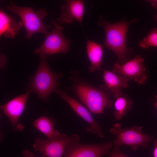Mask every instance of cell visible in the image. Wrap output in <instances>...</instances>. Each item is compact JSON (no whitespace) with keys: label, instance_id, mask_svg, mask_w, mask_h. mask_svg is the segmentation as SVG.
<instances>
[{"label":"cell","instance_id":"1","mask_svg":"<svg viewBox=\"0 0 157 157\" xmlns=\"http://www.w3.org/2000/svg\"><path fill=\"white\" fill-rule=\"evenodd\" d=\"M137 18L128 21L124 20L114 23H110L101 15L98 25L102 26L105 33L104 45L113 51L116 54L120 65L126 62L130 57L132 49L128 48L126 45V35L130 24L137 21Z\"/></svg>","mask_w":157,"mask_h":157},{"label":"cell","instance_id":"2","mask_svg":"<svg viewBox=\"0 0 157 157\" xmlns=\"http://www.w3.org/2000/svg\"><path fill=\"white\" fill-rule=\"evenodd\" d=\"M40 62L35 74L30 78L28 84L29 90L34 91L39 97L45 102L50 94L59 86L58 80L62 73L52 72L47 62L48 56L40 55Z\"/></svg>","mask_w":157,"mask_h":157},{"label":"cell","instance_id":"3","mask_svg":"<svg viewBox=\"0 0 157 157\" xmlns=\"http://www.w3.org/2000/svg\"><path fill=\"white\" fill-rule=\"evenodd\" d=\"M6 8L18 15L22 20L26 31L25 38L27 39H30L36 33H43L45 36L47 34V30L50 26L45 25L43 22V19L48 15L44 8H41L35 12L30 8L19 6L12 1Z\"/></svg>","mask_w":157,"mask_h":157},{"label":"cell","instance_id":"4","mask_svg":"<svg viewBox=\"0 0 157 157\" xmlns=\"http://www.w3.org/2000/svg\"><path fill=\"white\" fill-rule=\"evenodd\" d=\"M74 90L80 100L92 113L101 114L105 108H110L112 105L108 94L103 90L83 83L75 85Z\"/></svg>","mask_w":157,"mask_h":157},{"label":"cell","instance_id":"5","mask_svg":"<svg viewBox=\"0 0 157 157\" xmlns=\"http://www.w3.org/2000/svg\"><path fill=\"white\" fill-rule=\"evenodd\" d=\"M142 128L141 126H134L129 128H122L119 124H115L110 129V133L116 137L114 145L119 147L128 145L134 150L139 147H147L153 138L143 133Z\"/></svg>","mask_w":157,"mask_h":157},{"label":"cell","instance_id":"6","mask_svg":"<svg viewBox=\"0 0 157 157\" xmlns=\"http://www.w3.org/2000/svg\"><path fill=\"white\" fill-rule=\"evenodd\" d=\"M78 136L76 134L68 137L60 132L54 137L45 140L37 138L33 147L47 157H62L66 147L74 143L78 142Z\"/></svg>","mask_w":157,"mask_h":157},{"label":"cell","instance_id":"7","mask_svg":"<svg viewBox=\"0 0 157 157\" xmlns=\"http://www.w3.org/2000/svg\"><path fill=\"white\" fill-rule=\"evenodd\" d=\"M51 23L53 26V29L45 36V41L40 47L34 51V53L48 56L55 53L65 54L70 49L72 41L64 36L63 27L53 20Z\"/></svg>","mask_w":157,"mask_h":157},{"label":"cell","instance_id":"8","mask_svg":"<svg viewBox=\"0 0 157 157\" xmlns=\"http://www.w3.org/2000/svg\"><path fill=\"white\" fill-rule=\"evenodd\" d=\"M144 60L140 55H136L133 60L120 65L117 62L113 67L115 73L123 75L130 79H133L140 84H144L147 76L144 65Z\"/></svg>","mask_w":157,"mask_h":157},{"label":"cell","instance_id":"9","mask_svg":"<svg viewBox=\"0 0 157 157\" xmlns=\"http://www.w3.org/2000/svg\"><path fill=\"white\" fill-rule=\"evenodd\" d=\"M113 145L111 141L91 144L75 143L65 149V157H101L109 154Z\"/></svg>","mask_w":157,"mask_h":157},{"label":"cell","instance_id":"10","mask_svg":"<svg viewBox=\"0 0 157 157\" xmlns=\"http://www.w3.org/2000/svg\"><path fill=\"white\" fill-rule=\"evenodd\" d=\"M28 90L25 94L19 95L0 106V109L9 119L15 130L22 131L23 125L18 122V119L24 108L29 93Z\"/></svg>","mask_w":157,"mask_h":157},{"label":"cell","instance_id":"11","mask_svg":"<svg viewBox=\"0 0 157 157\" xmlns=\"http://www.w3.org/2000/svg\"><path fill=\"white\" fill-rule=\"evenodd\" d=\"M55 92L69 104L78 115L89 124L90 126L87 128L88 131L97 133L100 137H104V134L100 127L94 120L89 111L83 106L76 100L68 96L64 91L58 90Z\"/></svg>","mask_w":157,"mask_h":157},{"label":"cell","instance_id":"12","mask_svg":"<svg viewBox=\"0 0 157 157\" xmlns=\"http://www.w3.org/2000/svg\"><path fill=\"white\" fill-rule=\"evenodd\" d=\"M60 16L55 22L61 25L76 20L81 25L84 13V1L81 0H68L60 8Z\"/></svg>","mask_w":157,"mask_h":157},{"label":"cell","instance_id":"13","mask_svg":"<svg viewBox=\"0 0 157 157\" xmlns=\"http://www.w3.org/2000/svg\"><path fill=\"white\" fill-rule=\"evenodd\" d=\"M103 79L106 89L113 93L114 96L116 98L122 95L121 89L128 87L127 82L130 80L124 76L117 75L113 72L106 69L104 72Z\"/></svg>","mask_w":157,"mask_h":157},{"label":"cell","instance_id":"14","mask_svg":"<svg viewBox=\"0 0 157 157\" xmlns=\"http://www.w3.org/2000/svg\"><path fill=\"white\" fill-rule=\"evenodd\" d=\"M23 25L22 22H17L3 10L0 11V36L13 38Z\"/></svg>","mask_w":157,"mask_h":157},{"label":"cell","instance_id":"15","mask_svg":"<svg viewBox=\"0 0 157 157\" xmlns=\"http://www.w3.org/2000/svg\"><path fill=\"white\" fill-rule=\"evenodd\" d=\"M86 49L90 63L89 70L94 72L97 70H101L103 53L101 45L93 41L87 40Z\"/></svg>","mask_w":157,"mask_h":157},{"label":"cell","instance_id":"16","mask_svg":"<svg viewBox=\"0 0 157 157\" xmlns=\"http://www.w3.org/2000/svg\"><path fill=\"white\" fill-rule=\"evenodd\" d=\"M32 125L49 139L53 138L59 133L57 130L54 129L53 121L46 116L37 118L34 121Z\"/></svg>","mask_w":157,"mask_h":157},{"label":"cell","instance_id":"17","mask_svg":"<svg viewBox=\"0 0 157 157\" xmlns=\"http://www.w3.org/2000/svg\"><path fill=\"white\" fill-rule=\"evenodd\" d=\"M133 101L125 95L118 97L114 104L115 111L114 116L117 120L120 119L132 107Z\"/></svg>","mask_w":157,"mask_h":157},{"label":"cell","instance_id":"18","mask_svg":"<svg viewBox=\"0 0 157 157\" xmlns=\"http://www.w3.org/2000/svg\"><path fill=\"white\" fill-rule=\"evenodd\" d=\"M139 44L144 49L151 46L157 47V28L152 29L147 36L139 41Z\"/></svg>","mask_w":157,"mask_h":157},{"label":"cell","instance_id":"19","mask_svg":"<svg viewBox=\"0 0 157 157\" xmlns=\"http://www.w3.org/2000/svg\"><path fill=\"white\" fill-rule=\"evenodd\" d=\"M109 157H128L123 154L120 151L119 147L115 146L112 152L109 155Z\"/></svg>","mask_w":157,"mask_h":157},{"label":"cell","instance_id":"20","mask_svg":"<svg viewBox=\"0 0 157 157\" xmlns=\"http://www.w3.org/2000/svg\"><path fill=\"white\" fill-rule=\"evenodd\" d=\"M6 64V58L3 54L0 55V67L2 69L4 68Z\"/></svg>","mask_w":157,"mask_h":157},{"label":"cell","instance_id":"21","mask_svg":"<svg viewBox=\"0 0 157 157\" xmlns=\"http://www.w3.org/2000/svg\"><path fill=\"white\" fill-rule=\"evenodd\" d=\"M22 157H34V154L27 150H24L22 152Z\"/></svg>","mask_w":157,"mask_h":157},{"label":"cell","instance_id":"22","mask_svg":"<svg viewBox=\"0 0 157 157\" xmlns=\"http://www.w3.org/2000/svg\"><path fill=\"white\" fill-rule=\"evenodd\" d=\"M154 148L153 154L154 157H157V139H156L154 142Z\"/></svg>","mask_w":157,"mask_h":157},{"label":"cell","instance_id":"23","mask_svg":"<svg viewBox=\"0 0 157 157\" xmlns=\"http://www.w3.org/2000/svg\"><path fill=\"white\" fill-rule=\"evenodd\" d=\"M148 1L151 3L154 7L157 9V0H149Z\"/></svg>","mask_w":157,"mask_h":157},{"label":"cell","instance_id":"24","mask_svg":"<svg viewBox=\"0 0 157 157\" xmlns=\"http://www.w3.org/2000/svg\"><path fill=\"white\" fill-rule=\"evenodd\" d=\"M156 20L157 21V15L156 16Z\"/></svg>","mask_w":157,"mask_h":157},{"label":"cell","instance_id":"25","mask_svg":"<svg viewBox=\"0 0 157 157\" xmlns=\"http://www.w3.org/2000/svg\"><path fill=\"white\" fill-rule=\"evenodd\" d=\"M156 106L157 107V103H156Z\"/></svg>","mask_w":157,"mask_h":157}]
</instances>
